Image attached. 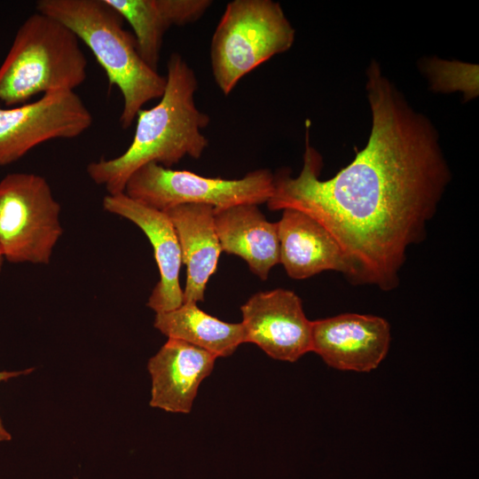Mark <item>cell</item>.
<instances>
[{
    "mask_svg": "<svg viewBox=\"0 0 479 479\" xmlns=\"http://www.w3.org/2000/svg\"><path fill=\"white\" fill-rule=\"evenodd\" d=\"M366 91L372 129L366 145L332 178H319L320 154L306 134L298 177L274 175L270 210L294 208L338 243L355 285L397 287L408 247L424 239L451 174L436 130L373 61Z\"/></svg>",
    "mask_w": 479,
    "mask_h": 479,
    "instance_id": "cell-1",
    "label": "cell"
},
{
    "mask_svg": "<svg viewBox=\"0 0 479 479\" xmlns=\"http://www.w3.org/2000/svg\"><path fill=\"white\" fill-rule=\"evenodd\" d=\"M197 90L193 69L179 53H171L159 103L137 113L134 137L125 152L87 166L90 179L104 185L108 194H117L124 192L130 176L145 164L170 168L185 156L199 159L208 146L202 130L210 117L195 104Z\"/></svg>",
    "mask_w": 479,
    "mask_h": 479,
    "instance_id": "cell-2",
    "label": "cell"
},
{
    "mask_svg": "<svg viewBox=\"0 0 479 479\" xmlns=\"http://www.w3.org/2000/svg\"><path fill=\"white\" fill-rule=\"evenodd\" d=\"M36 9L61 22L82 41L105 70L109 86L120 90L123 129L132 124L145 103L161 98L166 76L143 60L133 34L123 28L124 20L105 0H40Z\"/></svg>",
    "mask_w": 479,
    "mask_h": 479,
    "instance_id": "cell-3",
    "label": "cell"
},
{
    "mask_svg": "<svg viewBox=\"0 0 479 479\" xmlns=\"http://www.w3.org/2000/svg\"><path fill=\"white\" fill-rule=\"evenodd\" d=\"M87 64L78 37L37 12L20 27L0 66V103L13 107L38 93L75 90L87 77Z\"/></svg>",
    "mask_w": 479,
    "mask_h": 479,
    "instance_id": "cell-4",
    "label": "cell"
},
{
    "mask_svg": "<svg viewBox=\"0 0 479 479\" xmlns=\"http://www.w3.org/2000/svg\"><path fill=\"white\" fill-rule=\"evenodd\" d=\"M294 35L277 2L228 3L212 35L209 51L213 77L222 93L229 95L242 77L289 50Z\"/></svg>",
    "mask_w": 479,
    "mask_h": 479,
    "instance_id": "cell-5",
    "label": "cell"
},
{
    "mask_svg": "<svg viewBox=\"0 0 479 479\" xmlns=\"http://www.w3.org/2000/svg\"><path fill=\"white\" fill-rule=\"evenodd\" d=\"M61 207L47 180L10 173L0 180V247L12 263L48 264L63 234Z\"/></svg>",
    "mask_w": 479,
    "mask_h": 479,
    "instance_id": "cell-6",
    "label": "cell"
},
{
    "mask_svg": "<svg viewBox=\"0 0 479 479\" xmlns=\"http://www.w3.org/2000/svg\"><path fill=\"white\" fill-rule=\"evenodd\" d=\"M274 175L259 169L240 179L207 177L148 163L128 179L124 193L137 202L166 212L182 204H205L215 209L266 203L273 192Z\"/></svg>",
    "mask_w": 479,
    "mask_h": 479,
    "instance_id": "cell-7",
    "label": "cell"
},
{
    "mask_svg": "<svg viewBox=\"0 0 479 479\" xmlns=\"http://www.w3.org/2000/svg\"><path fill=\"white\" fill-rule=\"evenodd\" d=\"M92 121L75 90L46 93L31 103L0 107V167L19 161L43 142L79 137Z\"/></svg>",
    "mask_w": 479,
    "mask_h": 479,
    "instance_id": "cell-8",
    "label": "cell"
},
{
    "mask_svg": "<svg viewBox=\"0 0 479 479\" xmlns=\"http://www.w3.org/2000/svg\"><path fill=\"white\" fill-rule=\"evenodd\" d=\"M240 310L245 342L257 345L273 359L295 362L311 351L312 321L293 291L276 288L256 293Z\"/></svg>",
    "mask_w": 479,
    "mask_h": 479,
    "instance_id": "cell-9",
    "label": "cell"
},
{
    "mask_svg": "<svg viewBox=\"0 0 479 479\" xmlns=\"http://www.w3.org/2000/svg\"><path fill=\"white\" fill-rule=\"evenodd\" d=\"M390 326L383 318L345 313L312 321L311 351L330 367L368 373L388 354Z\"/></svg>",
    "mask_w": 479,
    "mask_h": 479,
    "instance_id": "cell-10",
    "label": "cell"
},
{
    "mask_svg": "<svg viewBox=\"0 0 479 479\" xmlns=\"http://www.w3.org/2000/svg\"><path fill=\"white\" fill-rule=\"evenodd\" d=\"M102 207L105 211L135 224L153 247L160 279L146 305L156 313L180 307L184 302L179 282L182 254L176 230L167 214L145 206L124 192L106 195Z\"/></svg>",
    "mask_w": 479,
    "mask_h": 479,
    "instance_id": "cell-11",
    "label": "cell"
},
{
    "mask_svg": "<svg viewBox=\"0 0 479 479\" xmlns=\"http://www.w3.org/2000/svg\"><path fill=\"white\" fill-rule=\"evenodd\" d=\"M216 358L186 342L168 338L147 364L152 378L150 405L189 413L199 387L212 372Z\"/></svg>",
    "mask_w": 479,
    "mask_h": 479,
    "instance_id": "cell-12",
    "label": "cell"
},
{
    "mask_svg": "<svg viewBox=\"0 0 479 479\" xmlns=\"http://www.w3.org/2000/svg\"><path fill=\"white\" fill-rule=\"evenodd\" d=\"M277 225L279 263L290 278L304 279L324 271L346 274L338 243L315 219L297 209L285 208Z\"/></svg>",
    "mask_w": 479,
    "mask_h": 479,
    "instance_id": "cell-13",
    "label": "cell"
},
{
    "mask_svg": "<svg viewBox=\"0 0 479 479\" xmlns=\"http://www.w3.org/2000/svg\"><path fill=\"white\" fill-rule=\"evenodd\" d=\"M165 213L176 230L182 262L186 266L184 302H203L207 284L216 271L222 253L215 227V208L192 203L173 207Z\"/></svg>",
    "mask_w": 479,
    "mask_h": 479,
    "instance_id": "cell-14",
    "label": "cell"
},
{
    "mask_svg": "<svg viewBox=\"0 0 479 479\" xmlns=\"http://www.w3.org/2000/svg\"><path fill=\"white\" fill-rule=\"evenodd\" d=\"M257 206L215 209L214 220L222 252L242 258L255 275L266 280L279 263L278 225L269 222Z\"/></svg>",
    "mask_w": 479,
    "mask_h": 479,
    "instance_id": "cell-15",
    "label": "cell"
},
{
    "mask_svg": "<svg viewBox=\"0 0 479 479\" xmlns=\"http://www.w3.org/2000/svg\"><path fill=\"white\" fill-rule=\"evenodd\" d=\"M133 29L143 60L157 70L163 37L172 26H185L200 19L210 0H105Z\"/></svg>",
    "mask_w": 479,
    "mask_h": 479,
    "instance_id": "cell-16",
    "label": "cell"
},
{
    "mask_svg": "<svg viewBox=\"0 0 479 479\" xmlns=\"http://www.w3.org/2000/svg\"><path fill=\"white\" fill-rule=\"evenodd\" d=\"M153 326L168 338L182 340L216 357L233 354L245 342L241 323L222 321L195 302H184L173 310L156 313Z\"/></svg>",
    "mask_w": 479,
    "mask_h": 479,
    "instance_id": "cell-17",
    "label": "cell"
},
{
    "mask_svg": "<svg viewBox=\"0 0 479 479\" xmlns=\"http://www.w3.org/2000/svg\"><path fill=\"white\" fill-rule=\"evenodd\" d=\"M34 368H27L26 370L18 371V372H7L3 371L0 372V381H6L12 378L18 377L20 375L23 374H28L29 373L33 372ZM12 436L8 433V431L4 428V425L2 423V420L0 419V442L1 441H9L11 440Z\"/></svg>",
    "mask_w": 479,
    "mask_h": 479,
    "instance_id": "cell-18",
    "label": "cell"
},
{
    "mask_svg": "<svg viewBox=\"0 0 479 479\" xmlns=\"http://www.w3.org/2000/svg\"><path fill=\"white\" fill-rule=\"evenodd\" d=\"M4 255L2 254V251H1V247H0V273L2 271V267H3V264H4Z\"/></svg>",
    "mask_w": 479,
    "mask_h": 479,
    "instance_id": "cell-19",
    "label": "cell"
}]
</instances>
